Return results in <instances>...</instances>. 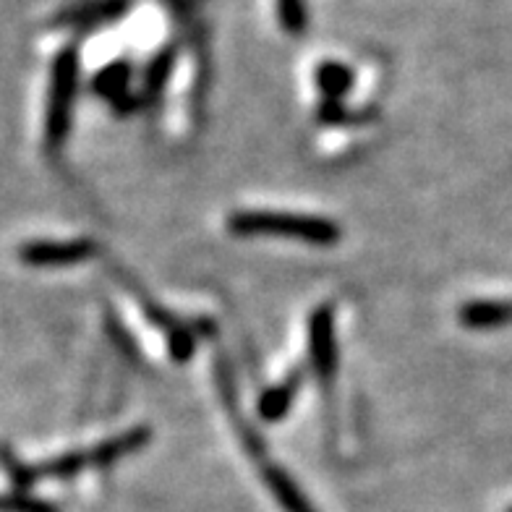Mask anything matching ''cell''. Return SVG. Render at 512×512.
Listing matches in <instances>:
<instances>
[{"label": "cell", "instance_id": "cell-1", "mask_svg": "<svg viewBox=\"0 0 512 512\" xmlns=\"http://www.w3.org/2000/svg\"><path fill=\"white\" fill-rule=\"evenodd\" d=\"M233 236H275L296 241L332 246L340 241V225L319 215H296V212H270V209H241L228 217Z\"/></svg>", "mask_w": 512, "mask_h": 512}, {"label": "cell", "instance_id": "cell-6", "mask_svg": "<svg viewBox=\"0 0 512 512\" xmlns=\"http://www.w3.org/2000/svg\"><path fill=\"white\" fill-rule=\"evenodd\" d=\"M301 384H304V369H296L290 371L288 377L280 384H275L270 390H264L259 403H256L259 418H262V421H272V424L283 421V418L288 416L290 408H293V403H296V395L298 390H301Z\"/></svg>", "mask_w": 512, "mask_h": 512}, {"label": "cell", "instance_id": "cell-11", "mask_svg": "<svg viewBox=\"0 0 512 512\" xmlns=\"http://www.w3.org/2000/svg\"><path fill=\"white\" fill-rule=\"evenodd\" d=\"M170 68H173V50H165V53H160L155 61L149 63L147 76H144V95H157L165 87Z\"/></svg>", "mask_w": 512, "mask_h": 512}, {"label": "cell", "instance_id": "cell-7", "mask_svg": "<svg viewBox=\"0 0 512 512\" xmlns=\"http://www.w3.org/2000/svg\"><path fill=\"white\" fill-rule=\"evenodd\" d=\"M460 322L471 330H494L512 322V301H499V298H479L460 306Z\"/></svg>", "mask_w": 512, "mask_h": 512}, {"label": "cell", "instance_id": "cell-8", "mask_svg": "<svg viewBox=\"0 0 512 512\" xmlns=\"http://www.w3.org/2000/svg\"><path fill=\"white\" fill-rule=\"evenodd\" d=\"M262 479L272 492V497L277 499V505L283 507L285 512H317L309 497L301 492V486L290 479V473L283 471L280 465H264Z\"/></svg>", "mask_w": 512, "mask_h": 512}, {"label": "cell", "instance_id": "cell-12", "mask_svg": "<svg viewBox=\"0 0 512 512\" xmlns=\"http://www.w3.org/2000/svg\"><path fill=\"white\" fill-rule=\"evenodd\" d=\"M277 14L285 32L298 34L306 27V8L304 0H277Z\"/></svg>", "mask_w": 512, "mask_h": 512}, {"label": "cell", "instance_id": "cell-5", "mask_svg": "<svg viewBox=\"0 0 512 512\" xmlns=\"http://www.w3.org/2000/svg\"><path fill=\"white\" fill-rule=\"evenodd\" d=\"M97 246L92 241L76 238V241H32L19 249V259L29 267H66L92 259Z\"/></svg>", "mask_w": 512, "mask_h": 512}, {"label": "cell", "instance_id": "cell-3", "mask_svg": "<svg viewBox=\"0 0 512 512\" xmlns=\"http://www.w3.org/2000/svg\"><path fill=\"white\" fill-rule=\"evenodd\" d=\"M76 84H79V58L76 50L58 53L50 74L48 115H45V136L50 147H58L71 131V115H74Z\"/></svg>", "mask_w": 512, "mask_h": 512}, {"label": "cell", "instance_id": "cell-9", "mask_svg": "<svg viewBox=\"0 0 512 512\" xmlns=\"http://www.w3.org/2000/svg\"><path fill=\"white\" fill-rule=\"evenodd\" d=\"M128 81H131V66L126 61H115L95 76V92L113 102L115 108L123 110V102H126L128 95Z\"/></svg>", "mask_w": 512, "mask_h": 512}, {"label": "cell", "instance_id": "cell-13", "mask_svg": "<svg viewBox=\"0 0 512 512\" xmlns=\"http://www.w3.org/2000/svg\"><path fill=\"white\" fill-rule=\"evenodd\" d=\"M168 345L170 356L176 358L178 364H186L194 356V335L189 330H183V327H170Z\"/></svg>", "mask_w": 512, "mask_h": 512}, {"label": "cell", "instance_id": "cell-4", "mask_svg": "<svg viewBox=\"0 0 512 512\" xmlns=\"http://www.w3.org/2000/svg\"><path fill=\"white\" fill-rule=\"evenodd\" d=\"M309 364L324 384L335 379L337 371V337H335V314L330 306H319L309 314Z\"/></svg>", "mask_w": 512, "mask_h": 512}, {"label": "cell", "instance_id": "cell-14", "mask_svg": "<svg viewBox=\"0 0 512 512\" xmlns=\"http://www.w3.org/2000/svg\"><path fill=\"white\" fill-rule=\"evenodd\" d=\"M6 512H58V507L45 502V499L29 497V494H8L3 502Z\"/></svg>", "mask_w": 512, "mask_h": 512}, {"label": "cell", "instance_id": "cell-15", "mask_svg": "<svg viewBox=\"0 0 512 512\" xmlns=\"http://www.w3.org/2000/svg\"><path fill=\"white\" fill-rule=\"evenodd\" d=\"M510 512H512V507H510Z\"/></svg>", "mask_w": 512, "mask_h": 512}, {"label": "cell", "instance_id": "cell-10", "mask_svg": "<svg viewBox=\"0 0 512 512\" xmlns=\"http://www.w3.org/2000/svg\"><path fill=\"white\" fill-rule=\"evenodd\" d=\"M317 87L327 102H340L353 87L351 68L335 61L322 63L317 68Z\"/></svg>", "mask_w": 512, "mask_h": 512}, {"label": "cell", "instance_id": "cell-2", "mask_svg": "<svg viewBox=\"0 0 512 512\" xmlns=\"http://www.w3.org/2000/svg\"><path fill=\"white\" fill-rule=\"evenodd\" d=\"M149 429L147 426H134V429H128V432L118 434V437H110L100 445L89 447V450H76V452H66V455H58V458L48 460L45 465L37 468L40 473V479H68V476H74V473L84 471V468H102V465H113L115 460L126 458L131 452L142 450L144 445L149 442Z\"/></svg>", "mask_w": 512, "mask_h": 512}]
</instances>
